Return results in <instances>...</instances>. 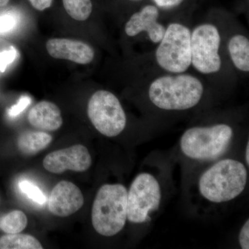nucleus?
<instances>
[{
	"mask_svg": "<svg viewBox=\"0 0 249 249\" xmlns=\"http://www.w3.org/2000/svg\"><path fill=\"white\" fill-rule=\"evenodd\" d=\"M204 85L190 74L176 73L156 78L148 89L150 102L159 109L183 111L196 107L204 94Z\"/></svg>",
	"mask_w": 249,
	"mask_h": 249,
	"instance_id": "obj_1",
	"label": "nucleus"
},
{
	"mask_svg": "<svg viewBox=\"0 0 249 249\" xmlns=\"http://www.w3.org/2000/svg\"><path fill=\"white\" fill-rule=\"evenodd\" d=\"M247 181L248 171L243 163L233 159H223L201 175L199 191L201 196L211 202H228L243 193Z\"/></svg>",
	"mask_w": 249,
	"mask_h": 249,
	"instance_id": "obj_2",
	"label": "nucleus"
},
{
	"mask_svg": "<svg viewBox=\"0 0 249 249\" xmlns=\"http://www.w3.org/2000/svg\"><path fill=\"white\" fill-rule=\"evenodd\" d=\"M127 190L121 183H107L98 190L91 210L93 229L111 237L124 229L127 220Z\"/></svg>",
	"mask_w": 249,
	"mask_h": 249,
	"instance_id": "obj_3",
	"label": "nucleus"
},
{
	"mask_svg": "<svg viewBox=\"0 0 249 249\" xmlns=\"http://www.w3.org/2000/svg\"><path fill=\"white\" fill-rule=\"evenodd\" d=\"M233 135V129L228 124L196 126L185 131L180 140V148L191 160H213L227 152Z\"/></svg>",
	"mask_w": 249,
	"mask_h": 249,
	"instance_id": "obj_4",
	"label": "nucleus"
},
{
	"mask_svg": "<svg viewBox=\"0 0 249 249\" xmlns=\"http://www.w3.org/2000/svg\"><path fill=\"white\" fill-rule=\"evenodd\" d=\"M191 32L180 23H171L156 50L157 64L165 71L182 73L191 65Z\"/></svg>",
	"mask_w": 249,
	"mask_h": 249,
	"instance_id": "obj_5",
	"label": "nucleus"
},
{
	"mask_svg": "<svg viewBox=\"0 0 249 249\" xmlns=\"http://www.w3.org/2000/svg\"><path fill=\"white\" fill-rule=\"evenodd\" d=\"M161 198L158 179L149 173L139 174L127 191V220L137 224L148 222L160 208Z\"/></svg>",
	"mask_w": 249,
	"mask_h": 249,
	"instance_id": "obj_6",
	"label": "nucleus"
},
{
	"mask_svg": "<svg viewBox=\"0 0 249 249\" xmlns=\"http://www.w3.org/2000/svg\"><path fill=\"white\" fill-rule=\"evenodd\" d=\"M88 115L98 132L107 137H115L125 128L127 116L114 93L98 90L89 98Z\"/></svg>",
	"mask_w": 249,
	"mask_h": 249,
	"instance_id": "obj_7",
	"label": "nucleus"
},
{
	"mask_svg": "<svg viewBox=\"0 0 249 249\" xmlns=\"http://www.w3.org/2000/svg\"><path fill=\"white\" fill-rule=\"evenodd\" d=\"M221 36L212 24L197 26L191 33V65L203 74L217 73L222 67Z\"/></svg>",
	"mask_w": 249,
	"mask_h": 249,
	"instance_id": "obj_8",
	"label": "nucleus"
},
{
	"mask_svg": "<svg viewBox=\"0 0 249 249\" xmlns=\"http://www.w3.org/2000/svg\"><path fill=\"white\" fill-rule=\"evenodd\" d=\"M92 163L89 150L83 145H75L51 152L46 156L43 166L47 171L62 174L67 170L85 172Z\"/></svg>",
	"mask_w": 249,
	"mask_h": 249,
	"instance_id": "obj_9",
	"label": "nucleus"
},
{
	"mask_svg": "<svg viewBox=\"0 0 249 249\" xmlns=\"http://www.w3.org/2000/svg\"><path fill=\"white\" fill-rule=\"evenodd\" d=\"M84 202V196L78 186L70 181H62L51 193L49 210L54 215L68 217L79 211Z\"/></svg>",
	"mask_w": 249,
	"mask_h": 249,
	"instance_id": "obj_10",
	"label": "nucleus"
},
{
	"mask_svg": "<svg viewBox=\"0 0 249 249\" xmlns=\"http://www.w3.org/2000/svg\"><path fill=\"white\" fill-rule=\"evenodd\" d=\"M160 11L157 6L146 5L132 15L124 26L126 35L134 37L141 33H146L150 41L158 44L163 38L166 28L158 22Z\"/></svg>",
	"mask_w": 249,
	"mask_h": 249,
	"instance_id": "obj_11",
	"label": "nucleus"
},
{
	"mask_svg": "<svg viewBox=\"0 0 249 249\" xmlns=\"http://www.w3.org/2000/svg\"><path fill=\"white\" fill-rule=\"evenodd\" d=\"M47 52L52 58L70 60L80 65H88L95 57L91 46L82 41L67 38H52L46 44Z\"/></svg>",
	"mask_w": 249,
	"mask_h": 249,
	"instance_id": "obj_12",
	"label": "nucleus"
},
{
	"mask_svg": "<svg viewBox=\"0 0 249 249\" xmlns=\"http://www.w3.org/2000/svg\"><path fill=\"white\" fill-rule=\"evenodd\" d=\"M29 124L42 131H55L61 127V111L55 103L42 101L37 103L28 114Z\"/></svg>",
	"mask_w": 249,
	"mask_h": 249,
	"instance_id": "obj_13",
	"label": "nucleus"
},
{
	"mask_svg": "<svg viewBox=\"0 0 249 249\" xmlns=\"http://www.w3.org/2000/svg\"><path fill=\"white\" fill-rule=\"evenodd\" d=\"M228 50L234 66L242 72L249 71V40L245 36L237 34L228 43Z\"/></svg>",
	"mask_w": 249,
	"mask_h": 249,
	"instance_id": "obj_14",
	"label": "nucleus"
},
{
	"mask_svg": "<svg viewBox=\"0 0 249 249\" xmlns=\"http://www.w3.org/2000/svg\"><path fill=\"white\" fill-rule=\"evenodd\" d=\"M52 142L50 134L42 131L25 132L18 139V147L24 155L31 156L45 150Z\"/></svg>",
	"mask_w": 249,
	"mask_h": 249,
	"instance_id": "obj_15",
	"label": "nucleus"
},
{
	"mask_svg": "<svg viewBox=\"0 0 249 249\" xmlns=\"http://www.w3.org/2000/svg\"><path fill=\"white\" fill-rule=\"evenodd\" d=\"M35 237L27 234H6L0 237V249H42Z\"/></svg>",
	"mask_w": 249,
	"mask_h": 249,
	"instance_id": "obj_16",
	"label": "nucleus"
},
{
	"mask_svg": "<svg viewBox=\"0 0 249 249\" xmlns=\"http://www.w3.org/2000/svg\"><path fill=\"white\" fill-rule=\"evenodd\" d=\"M28 224L27 215L22 211L15 210L0 219V229L6 234L19 233Z\"/></svg>",
	"mask_w": 249,
	"mask_h": 249,
	"instance_id": "obj_17",
	"label": "nucleus"
},
{
	"mask_svg": "<svg viewBox=\"0 0 249 249\" xmlns=\"http://www.w3.org/2000/svg\"><path fill=\"white\" fill-rule=\"evenodd\" d=\"M67 14L77 21L87 20L92 12L91 0H62Z\"/></svg>",
	"mask_w": 249,
	"mask_h": 249,
	"instance_id": "obj_18",
	"label": "nucleus"
},
{
	"mask_svg": "<svg viewBox=\"0 0 249 249\" xmlns=\"http://www.w3.org/2000/svg\"><path fill=\"white\" fill-rule=\"evenodd\" d=\"M19 188L22 193H25L30 199L37 204H43L47 201V197L42 191L31 181L22 180L19 183Z\"/></svg>",
	"mask_w": 249,
	"mask_h": 249,
	"instance_id": "obj_19",
	"label": "nucleus"
},
{
	"mask_svg": "<svg viewBox=\"0 0 249 249\" xmlns=\"http://www.w3.org/2000/svg\"><path fill=\"white\" fill-rule=\"evenodd\" d=\"M17 52L13 47L0 53V71L4 72L6 70V67L14 61Z\"/></svg>",
	"mask_w": 249,
	"mask_h": 249,
	"instance_id": "obj_20",
	"label": "nucleus"
},
{
	"mask_svg": "<svg viewBox=\"0 0 249 249\" xmlns=\"http://www.w3.org/2000/svg\"><path fill=\"white\" fill-rule=\"evenodd\" d=\"M17 19L11 14H4L0 16V33L9 32L13 30L16 25Z\"/></svg>",
	"mask_w": 249,
	"mask_h": 249,
	"instance_id": "obj_21",
	"label": "nucleus"
},
{
	"mask_svg": "<svg viewBox=\"0 0 249 249\" xmlns=\"http://www.w3.org/2000/svg\"><path fill=\"white\" fill-rule=\"evenodd\" d=\"M31 103V98L29 96H22L19 98L17 104L10 108L8 114L11 117H16L22 112Z\"/></svg>",
	"mask_w": 249,
	"mask_h": 249,
	"instance_id": "obj_22",
	"label": "nucleus"
},
{
	"mask_svg": "<svg viewBox=\"0 0 249 249\" xmlns=\"http://www.w3.org/2000/svg\"><path fill=\"white\" fill-rule=\"evenodd\" d=\"M239 244L242 249H249V220L247 219L239 233Z\"/></svg>",
	"mask_w": 249,
	"mask_h": 249,
	"instance_id": "obj_23",
	"label": "nucleus"
},
{
	"mask_svg": "<svg viewBox=\"0 0 249 249\" xmlns=\"http://www.w3.org/2000/svg\"><path fill=\"white\" fill-rule=\"evenodd\" d=\"M183 0H154L155 4L162 9H172L179 6Z\"/></svg>",
	"mask_w": 249,
	"mask_h": 249,
	"instance_id": "obj_24",
	"label": "nucleus"
},
{
	"mask_svg": "<svg viewBox=\"0 0 249 249\" xmlns=\"http://www.w3.org/2000/svg\"><path fill=\"white\" fill-rule=\"evenodd\" d=\"M33 7L37 11H42L52 6L53 0H29Z\"/></svg>",
	"mask_w": 249,
	"mask_h": 249,
	"instance_id": "obj_25",
	"label": "nucleus"
},
{
	"mask_svg": "<svg viewBox=\"0 0 249 249\" xmlns=\"http://www.w3.org/2000/svg\"><path fill=\"white\" fill-rule=\"evenodd\" d=\"M249 142L248 141V142H247V145H246L245 153V162H246V163H247V166H249Z\"/></svg>",
	"mask_w": 249,
	"mask_h": 249,
	"instance_id": "obj_26",
	"label": "nucleus"
},
{
	"mask_svg": "<svg viewBox=\"0 0 249 249\" xmlns=\"http://www.w3.org/2000/svg\"><path fill=\"white\" fill-rule=\"evenodd\" d=\"M10 0H0V7L6 6L9 2Z\"/></svg>",
	"mask_w": 249,
	"mask_h": 249,
	"instance_id": "obj_27",
	"label": "nucleus"
}]
</instances>
